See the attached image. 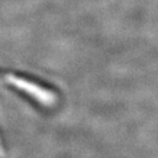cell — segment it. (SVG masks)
<instances>
[{
  "mask_svg": "<svg viewBox=\"0 0 158 158\" xmlns=\"http://www.w3.org/2000/svg\"><path fill=\"white\" fill-rule=\"evenodd\" d=\"M0 80L11 85L21 92L27 94L34 101L45 106H52L58 101V94L54 88L25 74L0 68Z\"/></svg>",
  "mask_w": 158,
  "mask_h": 158,
  "instance_id": "1",
  "label": "cell"
}]
</instances>
